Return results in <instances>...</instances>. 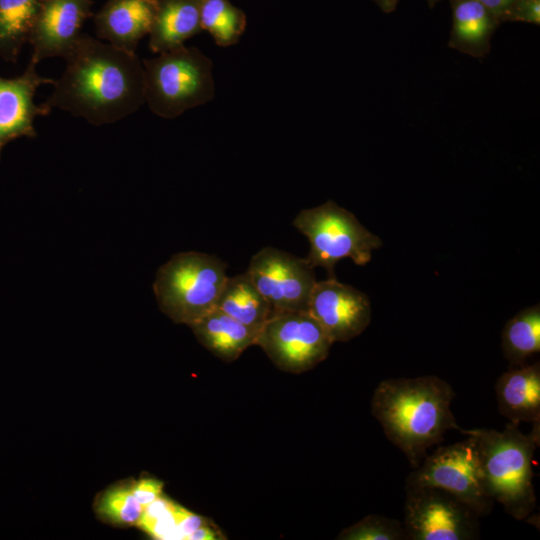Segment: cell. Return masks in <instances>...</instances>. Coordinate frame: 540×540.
<instances>
[{"instance_id":"cell-12","label":"cell","mask_w":540,"mask_h":540,"mask_svg":"<svg viewBox=\"0 0 540 540\" xmlns=\"http://www.w3.org/2000/svg\"><path fill=\"white\" fill-rule=\"evenodd\" d=\"M92 0H41L28 43L31 61L38 64L50 57L66 58L91 17Z\"/></svg>"},{"instance_id":"cell-8","label":"cell","mask_w":540,"mask_h":540,"mask_svg":"<svg viewBox=\"0 0 540 540\" xmlns=\"http://www.w3.org/2000/svg\"><path fill=\"white\" fill-rule=\"evenodd\" d=\"M332 344L308 311L273 313L255 342L278 369L296 374L325 360Z\"/></svg>"},{"instance_id":"cell-1","label":"cell","mask_w":540,"mask_h":540,"mask_svg":"<svg viewBox=\"0 0 540 540\" xmlns=\"http://www.w3.org/2000/svg\"><path fill=\"white\" fill-rule=\"evenodd\" d=\"M65 60L64 72L41 103L49 110L59 108L99 126L145 103L144 68L136 53L82 33Z\"/></svg>"},{"instance_id":"cell-28","label":"cell","mask_w":540,"mask_h":540,"mask_svg":"<svg viewBox=\"0 0 540 540\" xmlns=\"http://www.w3.org/2000/svg\"><path fill=\"white\" fill-rule=\"evenodd\" d=\"M208 524H211L210 520L179 505L177 509V529L181 539L186 540L187 536L194 530Z\"/></svg>"},{"instance_id":"cell-9","label":"cell","mask_w":540,"mask_h":540,"mask_svg":"<svg viewBox=\"0 0 540 540\" xmlns=\"http://www.w3.org/2000/svg\"><path fill=\"white\" fill-rule=\"evenodd\" d=\"M480 516L449 492L431 486L406 487L403 526L408 540H473Z\"/></svg>"},{"instance_id":"cell-29","label":"cell","mask_w":540,"mask_h":540,"mask_svg":"<svg viewBox=\"0 0 540 540\" xmlns=\"http://www.w3.org/2000/svg\"><path fill=\"white\" fill-rule=\"evenodd\" d=\"M223 538L211 524L201 526L189 534L186 540H217Z\"/></svg>"},{"instance_id":"cell-4","label":"cell","mask_w":540,"mask_h":540,"mask_svg":"<svg viewBox=\"0 0 540 540\" xmlns=\"http://www.w3.org/2000/svg\"><path fill=\"white\" fill-rule=\"evenodd\" d=\"M227 277L226 264L218 257L181 252L158 269L153 290L160 310L189 326L216 308Z\"/></svg>"},{"instance_id":"cell-23","label":"cell","mask_w":540,"mask_h":540,"mask_svg":"<svg viewBox=\"0 0 540 540\" xmlns=\"http://www.w3.org/2000/svg\"><path fill=\"white\" fill-rule=\"evenodd\" d=\"M143 508L134 496L131 485L107 490L97 504V511L104 519L122 526H137Z\"/></svg>"},{"instance_id":"cell-30","label":"cell","mask_w":540,"mask_h":540,"mask_svg":"<svg viewBox=\"0 0 540 540\" xmlns=\"http://www.w3.org/2000/svg\"><path fill=\"white\" fill-rule=\"evenodd\" d=\"M487 8L500 22L501 15L513 3L514 0H476ZM501 24V23H500Z\"/></svg>"},{"instance_id":"cell-5","label":"cell","mask_w":540,"mask_h":540,"mask_svg":"<svg viewBox=\"0 0 540 540\" xmlns=\"http://www.w3.org/2000/svg\"><path fill=\"white\" fill-rule=\"evenodd\" d=\"M142 64L145 103L159 117L175 118L214 97L213 63L196 47L181 46Z\"/></svg>"},{"instance_id":"cell-7","label":"cell","mask_w":540,"mask_h":540,"mask_svg":"<svg viewBox=\"0 0 540 540\" xmlns=\"http://www.w3.org/2000/svg\"><path fill=\"white\" fill-rule=\"evenodd\" d=\"M438 447L406 478V487L443 489L471 507L480 517L492 511L494 501L486 491L474 439Z\"/></svg>"},{"instance_id":"cell-24","label":"cell","mask_w":540,"mask_h":540,"mask_svg":"<svg viewBox=\"0 0 540 540\" xmlns=\"http://www.w3.org/2000/svg\"><path fill=\"white\" fill-rule=\"evenodd\" d=\"M178 507L179 504L162 494L143 508L137 527L154 539H181L177 529Z\"/></svg>"},{"instance_id":"cell-19","label":"cell","mask_w":540,"mask_h":540,"mask_svg":"<svg viewBox=\"0 0 540 540\" xmlns=\"http://www.w3.org/2000/svg\"><path fill=\"white\" fill-rule=\"evenodd\" d=\"M216 308L248 327L260 330L273 314L247 273L227 277Z\"/></svg>"},{"instance_id":"cell-3","label":"cell","mask_w":540,"mask_h":540,"mask_svg":"<svg viewBox=\"0 0 540 540\" xmlns=\"http://www.w3.org/2000/svg\"><path fill=\"white\" fill-rule=\"evenodd\" d=\"M474 439L483 481L492 500L516 520L536 509L532 460L540 442V422L529 434L509 422L502 431L490 428L458 430Z\"/></svg>"},{"instance_id":"cell-2","label":"cell","mask_w":540,"mask_h":540,"mask_svg":"<svg viewBox=\"0 0 540 540\" xmlns=\"http://www.w3.org/2000/svg\"><path fill=\"white\" fill-rule=\"evenodd\" d=\"M454 398L451 385L436 375L390 378L375 388L371 412L387 439L416 468L448 430H459L451 411Z\"/></svg>"},{"instance_id":"cell-13","label":"cell","mask_w":540,"mask_h":540,"mask_svg":"<svg viewBox=\"0 0 540 540\" xmlns=\"http://www.w3.org/2000/svg\"><path fill=\"white\" fill-rule=\"evenodd\" d=\"M36 66L30 60L20 76L0 77V158L7 143L20 137H36L35 118L51 112L44 105H37L34 96L41 85H53L55 79L42 77Z\"/></svg>"},{"instance_id":"cell-25","label":"cell","mask_w":540,"mask_h":540,"mask_svg":"<svg viewBox=\"0 0 540 540\" xmlns=\"http://www.w3.org/2000/svg\"><path fill=\"white\" fill-rule=\"evenodd\" d=\"M341 540H408L403 523L380 514H370L343 529Z\"/></svg>"},{"instance_id":"cell-21","label":"cell","mask_w":540,"mask_h":540,"mask_svg":"<svg viewBox=\"0 0 540 540\" xmlns=\"http://www.w3.org/2000/svg\"><path fill=\"white\" fill-rule=\"evenodd\" d=\"M503 355L511 366L527 363L540 352V306L527 307L517 312L502 331Z\"/></svg>"},{"instance_id":"cell-20","label":"cell","mask_w":540,"mask_h":540,"mask_svg":"<svg viewBox=\"0 0 540 540\" xmlns=\"http://www.w3.org/2000/svg\"><path fill=\"white\" fill-rule=\"evenodd\" d=\"M41 0H0V56L16 62L28 38Z\"/></svg>"},{"instance_id":"cell-22","label":"cell","mask_w":540,"mask_h":540,"mask_svg":"<svg viewBox=\"0 0 540 540\" xmlns=\"http://www.w3.org/2000/svg\"><path fill=\"white\" fill-rule=\"evenodd\" d=\"M202 30L212 36L218 46L236 44L247 25L243 10L229 0H199Z\"/></svg>"},{"instance_id":"cell-18","label":"cell","mask_w":540,"mask_h":540,"mask_svg":"<svg viewBox=\"0 0 540 540\" xmlns=\"http://www.w3.org/2000/svg\"><path fill=\"white\" fill-rule=\"evenodd\" d=\"M197 340L224 362H232L251 345L259 330L243 325L215 308L189 325Z\"/></svg>"},{"instance_id":"cell-10","label":"cell","mask_w":540,"mask_h":540,"mask_svg":"<svg viewBox=\"0 0 540 540\" xmlns=\"http://www.w3.org/2000/svg\"><path fill=\"white\" fill-rule=\"evenodd\" d=\"M247 275L275 312L308 311L316 283L306 261L273 247H264L250 260Z\"/></svg>"},{"instance_id":"cell-17","label":"cell","mask_w":540,"mask_h":540,"mask_svg":"<svg viewBox=\"0 0 540 540\" xmlns=\"http://www.w3.org/2000/svg\"><path fill=\"white\" fill-rule=\"evenodd\" d=\"M450 2L452 29L448 47L472 57H484L490 51L492 35L500 22L476 0Z\"/></svg>"},{"instance_id":"cell-32","label":"cell","mask_w":540,"mask_h":540,"mask_svg":"<svg viewBox=\"0 0 540 540\" xmlns=\"http://www.w3.org/2000/svg\"><path fill=\"white\" fill-rule=\"evenodd\" d=\"M426 1L428 3L429 7L432 8L441 0H426Z\"/></svg>"},{"instance_id":"cell-16","label":"cell","mask_w":540,"mask_h":540,"mask_svg":"<svg viewBox=\"0 0 540 540\" xmlns=\"http://www.w3.org/2000/svg\"><path fill=\"white\" fill-rule=\"evenodd\" d=\"M202 31L199 0H158L149 32V48L165 53Z\"/></svg>"},{"instance_id":"cell-26","label":"cell","mask_w":540,"mask_h":540,"mask_svg":"<svg viewBox=\"0 0 540 540\" xmlns=\"http://www.w3.org/2000/svg\"><path fill=\"white\" fill-rule=\"evenodd\" d=\"M525 22L540 24V0H514L500 17V23Z\"/></svg>"},{"instance_id":"cell-15","label":"cell","mask_w":540,"mask_h":540,"mask_svg":"<svg viewBox=\"0 0 540 540\" xmlns=\"http://www.w3.org/2000/svg\"><path fill=\"white\" fill-rule=\"evenodd\" d=\"M495 395L509 422H540V363L511 366L496 381Z\"/></svg>"},{"instance_id":"cell-11","label":"cell","mask_w":540,"mask_h":540,"mask_svg":"<svg viewBox=\"0 0 540 540\" xmlns=\"http://www.w3.org/2000/svg\"><path fill=\"white\" fill-rule=\"evenodd\" d=\"M308 312L333 343L347 342L360 335L371 320L368 296L353 286L337 281L335 277L316 281Z\"/></svg>"},{"instance_id":"cell-6","label":"cell","mask_w":540,"mask_h":540,"mask_svg":"<svg viewBox=\"0 0 540 540\" xmlns=\"http://www.w3.org/2000/svg\"><path fill=\"white\" fill-rule=\"evenodd\" d=\"M293 225L309 241L306 261L313 268H325L330 277H334V267L341 259L366 265L372 252L382 245L380 238L366 229L353 213L331 200L300 211Z\"/></svg>"},{"instance_id":"cell-14","label":"cell","mask_w":540,"mask_h":540,"mask_svg":"<svg viewBox=\"0 0 540 540\" xmlns=\"http://www.w3.org/2000/svg\"><path fill=\"white\" fill-rule=\"evenodd\" d=\"M158 0H108L94 15L98 39L135 53L139 41L149 34Z\"/></svg>"},{"instance_id":"cell-27","label":"cell","mask_w":540,"mask_h":540,"mask_svg":"<svg viewBox=\"0 0 540 540\" xmlns=\"http://www.w3.org/2000/svg\"><path fill=\"white\" fill-rule=\"evenodd\" d=\"M163 482L154 478H142L131 484V489L138 502L145 507L162 495Z\"/></svg>"},{"instance_id":"cell-31","label":"cell","mask_w":540,"mask_h":540,"mask_svg":"<svg viewBox=\"0 0 540 540\" xmlns=\"http://www.w3.org/2000/svg\"><path fill=\"white\" fill-rule=\"evenodd\" d=\"M384 13L393 12L400 0H372Z\"/></svg>"}]
</instances>
